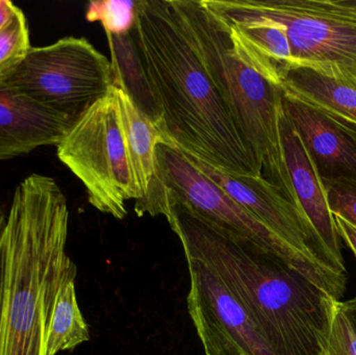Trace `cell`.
Wrapping results in <instances>:
<instances>
[{
	"mask_svg": "<svg viewBox=\"0 0 356 355\" xmlns=\"http://www.w3.org/2000/svg\"><path fill=\"white\" fill-rule=\"evenodd\" d=\"M133 35L170 145L232 174L261 176L173 0H139Z\"/></svg>",
	"mask_w": 356,
	"mask_h": 355,
	"instance_id": "6da1fadb",
	"label": "cell"
},
{
	"mask_svg": "<svg viewBox=\"0 0 356 355\" xmlns=\"http://www.w3.org/2000/svg\"><path fill=\"white\" fill-rule=\"evenodd\" d=\"M184 254L211 267L250 313L277 355H328L338 300L247 240L180 206L163 210Z\"/></svg>",
	"mask_w": 356,
	"mask_h": 355,
	"instance_id": "7a4b0ae2",
	"label": "cell"
},
{
	"mask_svg": "<svg viewBox=\"0 0 356 355\" xmlns=\"http://www.w3.org/2000/svg\"><path fill=\"white\" fill-rule=\"evenodd\" d=\"M68 229L66 196L52 177L17 185L0 240V355H46L58 292L76 274Z\"/></svg>",
	"mask_w": 356,
	"mask_h": 355,
	"instance_id": "3957f363",
	"label": "cell"
},
{
	"mask_svg": "<svg viewBox=\"0 0 356 355\" xmlns=\"http://www.w3.org/2000/svg\"><path fill=\"white\" fill-rule=\"evenodd\" d=\"M173 3L261 176L278 188L301 214L282 147V90L236 56L225 25L203 0H173Z\"/></svg>",
	"mask_w": 356,
	"mask_h": 355,
	"instance_id": "277c9868",
	"label": "cell"
},
{
	"mask_svg": "<svg viewBox=\"0 0 356 355\" xmlns=\"http://www.w3.org/2000/svg\"><path fill=\"white\" fill-rule=\"evenodd\" d=\"M168 206H180L207 224L247 240L277 256L320 289L341 302L347 274L336 272L291 245L250 212L234 201L188 156L175 146L156 148V173L147 194L136 200L139 216L162 215Z\"/></svg>",
	"mask_w": 356,
	"mask_h": 355,
	"instance_id": "5b68a950",
	"label": "cell"
},
{
	"mask_svg": "<svg viewBox=\"0 0 356 355\" xmlns=\"http://www.w3.org/2000/svg\"><path fill=\"white\" fill-rule=\"evenodd\" d=\"M209 8L264 17L286 31L293 67L356 88V0H204Z\"/></svg>",
	"mask_w": 356,
	"mask_h": 355,
	"instance_id": "8992f818",
	"label": "cell"
},
{
	"mask_svg": "<svg viewBox=\"0 0 356 355\" xmlns=\"http://www.w3.org/2000/svg\"><path fill=\"white\" fill-rule=\"evenodd\" d=\"M58 160L81 181L90 204L122 220L125 202L137 199L123 143L116 88L94 102L56 146Z\"/></svg>",
	"mask_w": 356,
	"mask_h": 355,
	"instance_id": "52a82bcc",
	"label": "cell"
},
{
	"mask_svg": "<svg viewBox=\"0 0 356 355\" xmlns=\"http://www.w3.org/2000/svg\"><path fill=\"white\" fill-rule=\"evenodd\" d=\"M76 121L114 87L111 60L85 38L65 37L31 47L20 66L0 81Z\"/></svg>",
	"mask_w": 356,
	"mask_h": 355,
	"instance_id": "ba28073f",
	"label": "cell"
},
{
	"mask_svg": "<svg viewBox=\"0 0 356 355\" xmlns=\"http://www.w3.org/2000/svg\"><path fill=\"white\" fill-rule=\"evenodd\" d=\"M186 256L188 314L207 355H277L250 313L204 263Z\"/></svg>",
	"mask_w": 356,
	"mask_h": 355,
	"instance_id": "9c48e42d",
	"label": "cell"
},
{
	"mask_svg": "<svg viewBox=\"0 0 356 355\" xmlns=\"http://www.w3.org/2000/svg\"><path fill=\"white\" fill-rule=\"evenodd\" d=\"M186 156L234 201L291 245L332 270L346 274V270L339 266L332 254L314 235L302 215L275 185L263 176L232 174L194 156Z\"/></svg>",
	"mask_w": 356,
	"mask_h": 355,
	"instance_id": "30bf717a",
	"label": "cell"
},
{
	"mask_svg": "<svg viewBox=\"0 0 356 355\" xmlns=\"http://www.w3.org/2000/svg\"><path fill=\"white\" fill-rule=\"evenodd\" d=\"M280 133L284 160L299 210L320 243L332 254L339 266L346 270L340 235L328 204L323 179L284 113L280 120Z\"/></svg>",
	"mask_w": 356,
	"mask_h": 355,
	"instance_id": "8fae6325",
	"label": "cell"
},
{
	"mask_svg": "<svg viewBox=\"0 0 356 355\" xmlns=\"http://www.w3.org/2000/svg\"><path fill=\"white\" fill-rule=\"evenodd\" d=\"M74 122L0 83V160L58 146Z\"/></svg>",
	"mask_w": 356,
	"mask_h": 355,
	"instance_id": "7c38bea8",
	"label": "cell"
},
{
	"mask_svg": "<svg viewBox=\"0 0 356 355\" xmlns=\"http://www.w3.org/2000/svg\"><path fill=\"white\" fill-rule=\"evenodd\" d=\"M282 108L322 179L356 181V141L322 113L282 92Z\"/></svg>",
	"mask_w": 356,
	"mask_h": 355,
	"instance_id": "4fadbf2b",
	"label": "cell"
},
{
	"mask_svg": "<svg viewBox=\"0 0 356 355\" xmlns=\"http://www.w3.org/2000/svg\"><path fill=\"white\" fill-rule=\"evenodd\" d=\"M209 10L225 25L236 56L272 85L280 88L284 75L293 67L286 29L264 17Z\"/></svg>",
	"mask_w": 356,
	"mask_h": 355,
	"instance_id": "5bb4252c",
	"label": "cell"
},
{
	"mask_svg": "<svg viewBox=\"0 0 356 355\" xmlns=\"http://www.w3.org/2000/svg\"><path fill=\"white\" fill-rule=\"evenodd\" d=\"M280 89L316 108L356 141V88L309 69H290Z\"/></svg>",
	"mask_w": 356,
	"mask_h": 355,
	"instance_id": "9a60e30c",
	"label": "cell"
},
{
	"mask_svg": "<svg viewBox=\"0 0 356 355\" xmlns=\"http://www.w3.org/2000/svg\"><path fill=\"white\" fill-rule=\"evenodd\" d=\"M123 143L133 173L137 199L147 194L156 173V148L169 144L160 127L134 104L123 90L116 88Z\"/></svg>",
	"mask_w": 356,
	"mask_h": 355,
	"instance_id": "2e32d148",
	"label": "cell"
},
{
	"mask_svg": "<svg viewBox=\"0 0 356 355\" xmlns=\"http://www.w3.org/2000/svg\"><path fill=\"white\" fill-rule=\"evenodd\" d=\"M111 50L114 87L123 90L140 110L161 129L162 114L142 65L133 31L129 35L106 33Z\"/></svg>",
	"mask_w": 356,
	"mask_h": 355,
	"instance_id": "e0dca14e",
	"label": "cell"
},
{
	"mask_svg": "<svg viewBox=\"0 0 356 355\" xmlns=\"http://www.w3.org/2000/svg\"><path fill=\"white\" fill-rule=\"evenodd\" d=\"M75 277L76 274L69 276L58 292L48 333L46 355L73 350L90 340L89 327L77 302Z\"/></svg>",
	"mask_w": 356,
	"mask_h": 355,
	"instance_id": "ac0fdd59",
	"label": "cell"
},
{
	"mask_svg": "<svg viewBox=\"0 0 356 355\" xmlns=\"http://www.w3.org/2000/svg\"><path fill=\"white\" fill-rule=\"evenodd\" d=\"M31 49L29 23L21 8L0 29V81L20 66Z\"/></svg>",
	"mask_w": 356,
	"mask_h": 355,
	"instance_id": "d6986e66",
	"label": "cell"
},
{
	"mask_svg": "<svg viewBox=\"0 0 356 355\" xmlns=\"http://www.w3.org/2000/svg\"><path fill=\"white\" fill-rule=\"evenodd\" d=\"M137 2L131 0H100L89 2L86 19L102 23L106 33L114 35H129L137 21Z\"/></svg>",
	"mask_w": 356,
	"mask_h": 355,
	"instance_id": "ffe728a7",
	"label": "cell"
},
{
	"mask_svg": "<svg viewBox=\"0 0 356 355\" xmlns=\"http://www.w3.org/2000/svg\"><path fill=\"white\" fill-rule=\"evenodd\" d=\"M330 210L356 229L355 179H323Z\"/></svg>",
	"mask_w": 356,
	"mask_h": 355,
	"instance_id": "44dd1931",
	"label": "cell"
},
{
	"mask_svg": "<svg viewBox=\"0 0 356 355\" xmlns=\"http://www.w3.org/2000/svg\"><path fill=\"white\" fill-rule=\"evenodd\" d=\"M328 355H356V331L343 310L342 302H337L334 308Z\"/></svg>",
	"mask_w": 356,
	"mask_h": 355,
	"instance_id": "7402d4cb",
	"label": "cell"
},
{
	"mask_svg": "<svg viewBox=\"0 0 356 355\" xmlns=\"http://www.w3.org/2000/svg\"><path fill=\"white\" fill-rule=\"evenodd\" d=\"M337 229H338L339 235L341 240L346 243V245L353 250L356 258V229L353 225L349 224L344 219L339 216H334Z\"/></svg>",
	"mask_w": 356,
	"mask_h": 355,
	"instance_id": "603a6c76",
	"label": "cell"
},
{
	"mask_svg": "<svg viewBox=\"0 0 356 355\" xmlns=\"http://www.w3.org/2000/svg\"><path fill=\"white\" fill-rule=\"evenodd\" d=\"M16 6L10 0H0V29L10 20Z\"/></svg>",
	"mask_w": 356,
	"mask_h": 355,
	"instance_id": "cb8c5ba5",
	"label": "cell"
},
{
	"mask_svg": "<svg viewBox=\"0 0 356 355\" xmlns=\"http://www.w3.org/2000/svg\"><path fill=\"white\" fill-rule=\"evenodd\" d=\"M343 310L353 323L356 331V297L349 302H342Z\"/></svg>",
	"mask_w": 356,
	"mask_h": 355,
	"instance_id": "d4e9b609",
	"label": "cell"
},
{
	"mask_svg": "<svg viewBox=\"0 0 356 355\" xmlns=\"http://www.w3.org/2000/svg\"><path fill=\"white\" fill-rule=\"evenodd\" d=\"M4 224H6V216L0 208V240H1L2 233H3Z\"/></svg>",
	"mask_w": 356,
	"mask_h": 355,
	"instance_id": "484cf974",
	"label": "cell"
}]
</instances>
